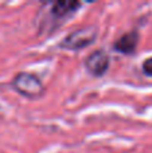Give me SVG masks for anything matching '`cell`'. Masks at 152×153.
Returning <instances> with one entry per match:
<instances>
[{
	"label": "cell",
	"mask_w": 152,
	"mask_h": 153,
	"mask_svg": "<svg viewBox=\"0 0 152 153\" xmlns=\"http://www.w3.org/2000/svg\"><path fill=\"white\" fill-rule=\"evenodd\" d=\"M97 35H98V28L96 26L82 27V28H78L75 31H73L72 34L67 35L59 43V47L65 48V50H70V51L82 50V48L90 46L96 40Z\"/></svg>",
	"instance_id": "2"
},
{
	"label": "cell",
	"mask_w": 152,
	"mask_h": 153,
	"mask_svg": "<svg viewBox=\"0 0 152 153\" xmlns=\"http://www.w3.org/2000/svg\"><path fill=\"white\" fill-rule=\"evenodd\" d=\"M110 58L104 50L93 51L85 61V69L93 76H102L109 69Z\"/></svg>",
	"instance_id": "3"
},
{
	"label": "cell",
	"mask_w": 152,
	"mask_h": 153,
	"mask_svg": "<svg viewBox=\"0 0 152 153\" xmlns=\"http://www.w3.org/2000/svg\"><path fill=\"white\" fill-rule=\"evenodd\" d=\"M137 43H139V34L136 31H131L124 34L120 39L116 40L113 48L124 55H129V54H133L136 51Z\"/></svg>",
	"instance_id": "5"
},
{
	"label": "cell",
	"mask_w": 152,
	"mask_h": 153,
	"mask_svg": "<svg viewBox=\"0 0 152 153\" xmlns=\"http://www.w3.org/2000/svg\"><path fill=\"white\" fill-rule=\"evenodd\" d=\"M80 1H72V0H59L51 4L50 13L54 19L57 20H62V19H67L69 16H72L74 12H77V10L81 7Z\"/></svg>",
	"instance_id": "4"
},
{
	"label": "cell",
	"mask_w": 152,
	"mask_h": 153,
	"mask_svg": "<svg viewBox=\"0 0 152 153\" xmlns=\"http://www.w3.org/2000/svg\"><path fill=\"white\" fill-rule=\"evenodd\" d=\"M143 71H144L145 75L152 76V56L144 61V63H143Z\"/></svg>",
	"instance_id": "6"
},
{
	"label": "cell",
	"mask_w": 152,
	"mask_h": 153,
	"mask_svg": "<svg viewBox=\"0 0 152 153\" xmlns=\"http://www.w3.org/2000/svg\"><path fill=\"white\" fill-rule=\"evenodd\" d=\"M11 86L16 93L30 100L40 98L45 93V85L35 74L31 73H19L11 82Z\"/></svg>",
	"instance_id": "1"
}]
</instances>
